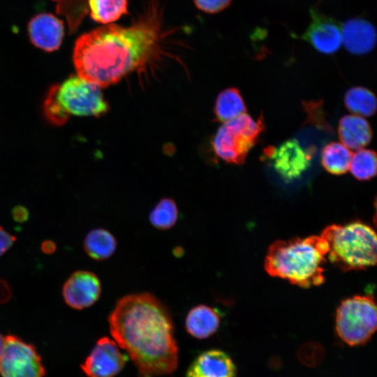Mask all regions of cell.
I'll use <instances>...</instances> for the list:
<instances>
[{
    "label": "cell",
    "mask_w": 377,
    "mask_h": 377,
    "mask_svg": "<svg viewBox=\"0 0 377 377\" xmlns=\"http://www.w3.org/2000/svg\"><path fill=\"white\" fill-rule=\"evenodd\" d=\"M110 334L126 350L140 377L173 372L178 364V346L167 307L148 293L120 298L109 315Z\"/></svg>",
    "instance_id": "cell-1"
},
{
    "label": "cell",
    "mask_w": 377,
    "mask_h": 377,
    "mask_svg": "<svg viewBox=\"0 0 377 377\" xmlns=\"http://www.w3.org/2000/svg\"><path fill=\"white\" fill-rule=\"evenodd\" d=\"M158 22L149 12L130 27L108 24L81 35L73 53L77 75L101 88L117 83L156 52Z\"/></svg>",
    "instance_id": "cell-2"
},
{
    "label": "cell",
    "mask_w": 377,
    "mask_h": 377,
    "mask_svg": "<svg viewBox=\"0 0 377 377\" xmlns=\"http://www.w3.org/2000/svg\"><path fill=\"white\" fill-rule=\"evenodd\" d=\"M327 251V244L320 235L277 240L267 250L265 269L272 276L302 288L319 286L325 281Z\"/></svg>",
    "instance_id": "cell-3"
},
{
    "label": "cell",
    "mask_w": 377,
    "mask_h": 377,
    "mask_svg": "<svg viewBox=\"0 0 377 377\" xmlns=\"http://www.w3.org/2000/svg\"><path fill=\"white\" fill-rule=\"evenodd\" d=\"M320 236L327 244V258L343 272L364 269L376 263V235L367 223L332 224Z\"/></svg>",
    "instance_id": "cell-4"
},
{
    "label": "cell",
    "mask_w": 377,
    "mask_h": 377,
    "mask_svg": "<svg viewBox=\"0 0 377 377\" xmlns=\"http://www.w3.org/2000/svg\"><path fill=\"white\" fill-rule=\"evenodd\" d=\"M264 129L262 115L255 121L249 114L244 113L224 122L212 141L214 153L227 163L242 164L249 151L260 140Z\"/></svg>",
    "instance_id": "cell-5"
},
{
    "label": "cell",
    "mask_w": 377,
    "mask_h": 377,
    "mask_svg": "<svg viewBox=\"0 0 377 377\" xmlns=\"http://www.w3.org/2000/svg\"><path fill=\"white\" fill-rule=\"evenodd\" d=\"M336 331L349 346H358L370 339L376 330L377 314L374 297L355 295L344 300L336 313Z\"/></svg>",
    "instance_id": "cell-6"
},
{
    "label": "cell",
    "mask_w": 377,
    "mask_h": 377,
    "mask_svg": "<svg viewBox=\"0 0 377 377\" xmlns=\"http://www.w3.org/2000/svg\"><path fill=\"white\" fill-rule=\"evenodd\" d=\"M57 96L69 114L100 117L110 109L101 87L77 75L58 84Z\"/></svg>",
    "instance_id": "cell-7"
},
{
    "label": "cell",
    "mask_w": 377,
    "mask_h": 377,
    "mask_svg": "<svg viewBox=\"0 0 377 377\" xmlns=\"http://www.w3.org/2000/svg\"><path fill=\"white\" fill-rule=\"evenodd\" d=\"M45 374L40 357L34 346L16 336L4 337L0 353L1 377H43Z\"/></svg>",
    "instance_id": "cell-8"
},
{
    "label": "cell",
    "mask_w": 377,
    "mask_h": 377,
    "mask_svg": "<svg viewBox=\"0 0 377 377\" xmlns=\"http://www.w3.org/2000/svg\"><path fill=\"white\" fill-rule=\"evenodd\" d=\"M312 151L305 150L296 139H290L278 147H267L264 153L274 169L288 183L299 179L309 168Z\"/></svg>",
    "instance_id": "cell-9"
},
{
    "label": "cell",
    "mask_w": 377,
    "mask_h": 377,
    "mask_svg": "<svg viewBox=\"0 0 377 377\" xmlns=\"http://www.w3.org/2000/svg\"><path fill=\"white\" fill-rule=\"evenodd\" d=\"M127 356L114 340L98 339L81 367L89 377H114L124 368Z\"/></svg>",
    "instance_id": "cell-10"
},
{
    "label": "cell",
    "mask_w": 377,
    "mask_h": 377,
    "mask_svg": "<svg viewBox=\"0 0 377 377\" xmlns=\"http://www.w3.org/2000/svg\"><path fill=\"white\" fill-rule=\"evenodd\" d=\"M310 15L311 22L302 38L320 53L332 54L338 51L342 45L341 24L316 8L310 9Z\"/></svg>",
    "instance_id": "cell-11"
},
{
    "label": "cell",
    "mask_w": 377,
    "mask_h": 377,
    "mask_svg": "<svg viewBox=\"0 0 377 377\" xmlns=\"http://www.w3.org/2000/svg\"><path fill=\"white\" fill-rule=\"evenodd\" d=\"M101 293V283L93 272L78 270L66 281L62 288V295L70 307L82 310L96 302Z\"/></svg>",
    "instance_id": "cell-12"
},
{
    "label": "cell",
    "mask_w": 377,
    "mask_h": 377,
    "mask_svg": "<svg viewBox=\"0 0 377 377\" xmlns=\"http://www.w3.org/2000/svg\"><path fill=\"white\" fill-rule=\"evenodd\" d=\"M31 42L45 51L57 50L64 36L63 21L50 13H40L34 16L28 24Z\"/></svg>",
    "instance_id": "cell-13"
},
{
    "label": "cell",
    "mask_w": 377,
    "mask_h": 377,
    "mask_svg": "<svg viewBox=\"0 0 377 377\" xmlns=\"http://www.w3.org/2000/svg\"><path fill=\"white\" fill-rule=\"evenodd\" d=\"M236 367L224 351L212 349L202 352L189 366L186 377H235Z\"/></svg>",
    "instance_id": "cell-14"
},
{
    "label": "cell",
    "mask_w": 377,
    "mask_h": 377,
    "mask_svg": "<svg viewBox=\"0 0 377 377\" xmlns=\"http://www.w3.org/2000/svg\"><path fill=\"white\" fill-rule=\"evenodd\" d=\"M342 43L351 54L363 55L376 45V31L374 25L362 17H353L341 26Z\"/></svg>",
    "instance_id": "cell-15"
},
{
    "label": "cell",
    "mask_w": 377,
    "mask_h": 377,
    "mask_svg": "<svg viewBox=\"0 0 377 377\" xmlns=\"http://www.w3.org/2000/svg\"><path fill=\"white\" fill-rule=\"evenodd\" d=\"M337 131L341 143L351 149H360L367 146L373 135L369 123L362 117L355 114L342 117Z\"/></svg>",
    "instance_id": "cell-16"
},
{
    "label": "cell",
    "mask_w": 377,
    "mask_h": 377,
    "mask_svg": "<svg viewBox=\"0 0 377 377\" xmlns=\"http://www.w3.org/2000/svg\"><path fill=\"white\" fill-rule=\"evenodd\" d=\"M220 321V315L215 309L205 304H199L188 312L185 327L190 335L203 339L217 331Z\"/></svg>",
    "instance_id": "cell-17"
},
{
    "label": "cell",
    "mask_w": 377,
    "mask_h": 377,
    "mask_svg": "<svg viewBox=\"0 0 377 377\" xmlns=\"http://www.w3.org/2000/svg\"><path fill=\"white\" fill-rule=\"evenodd\" d=\"M214 112L216 121L222 123L246 113V107L239 91L230 87L220 92L216 99Z\"/></svg>",
    "instance_id": "cell-18"
},
{
    "label": "cell",
    "mask_w": 377,
    "mask_h": 377,
    "mask_svg": "<svg viewBox=\"0 0 377 377\" xmlns=\"http://www.w3.org/2000/svg\"><path fill=\"white\" fill-rule=\"evenodd\" d=\"M117 248L113 235L103 228L90 230L84 239L86 253L96 260H104L111 257Z\"/></svg>",
    "instance_id": "cell-19"
},
{
    "label": "cell",
    "mask_w": 377,
    "mask_h": 377,
    "mask_svg": "<svg viewBox=\"0 0 377 377\" xmlns=\"http://www.w3.org/2000/svg\"><path fill=\"white\" fill-rule=\"evenodd\" d=\"M352 152L341 142H332L327 144L321 152V163L325 170L335 175L346 173Z\"/></svg>",
    "instance_id": "cell-20"
},
{
    "label": "cell",
    "mask_w": 377,
    "mask_h": 377,
    "mask_svg": "<svg viewBox=\"0 0 377 377\" xmlns=\"http://www.w3.org/2000/svg\"><path fill=\"white\" fill-rule=\"evenodd\" d=\"M91 18L103 24H112L128 13V0H88Z\"/></svg>",
    "instance_id": "cell-21"
},
{
    "label": "cell",
    "mask_w": 377,
    "mask_h": 377,
    "mask_svg": "<svg viewBox=\"0 0 377 377\" xmlns=\"http://www.w3.org/2000/svg\"><path fill=\"white\" fill-rule=\"evenodd\" d=\"M344 105L355 115L371 117L376 110V98L369 89L363 87H355L345 94Z\"/></svg>",
    "instance_id": "cell-22"
},
{
    "label": "cell",
    "mask_w": 377,
    "mask_h": 377,
    "mask_svg": "<svg viewBox=\"0 0 377 377\" xmlns=\"http://www.w3.org/2000/svg\"><path fill=\"white\" fill-rule=\"evenodd\" d=\"M376 154L370 149H360L352 153L349 169L358 180H369L376 175Z\"/></svg>",
    "instance_id": "cell-23"
},
{
    "label": "cell",
    "mask_w": 377,
    "mask_h": 377,
    "mask_svg": "<svg viewBox=\"0 0 377 377\" xmlns=\"http://www.w3.org/2000/svg\"><path fill=\"white\" fill-rule=\"evenodd\" d=\"M178 209L175 202L171 198L161 199L149 214L151 225L160 230L171 228L177 222Z\"/></svg>",
    "instance_id": "cell-24"
},
{
    "label": "cell",
    "mask_w": 377,
    "mask_h": 377,
    "mask_svg": "<svg viewBox=\"0 0 377 377\" xmlns=\"http://www.w3.org/2000/svg\"><path fill=\"white\" fill-rule=\"evenodd\" d=\"M88 11V0H61L57 6V13L64 15L71 34L77 31Z\"/></svg>",
    "instance_id": "cell-25"
},
{
    "label": "cell",
    "mask_w": 377,
    "mask_h": 377,
    "mask_svg": "<svg viewBox=\"0 0 377 377\" xmlns=\"http://www.w3.org/2000/svg\"><path fill=\"white\" fill-rule=\"evenodd\" d=\"M57 91L58 84L51 86L45 96L43 110L49 123L62 126L67 122L70 114L59 100Z\"/></svg>",
    "instance_id": "cell-26"
},
{
    "label": "cell",
    "mask_w": 377,
    "mask_h": 377,
    "mask_svg": "<svg viewBox=\"0 0 377 377\" xmlns=\"http://www.w3.org/2000/svg\"><path fill=\"white\" fill-rule=\"evenodd\" d=\"M232 0H193L194 4L200 10L215 14L227 8Z\"/></svg>",
    "instance_id": "cell-27"
},
{
    "label": "cell",
    "mask_w": 377,
    "mask_h": 377,
    "mask_svg": "<svg viewBox=\"0 0 377 377\" xmlns=\"http://www.w3.org/2000/svg\"><path fill=\"white\" fill-rule=\"evenodd\" d=\"M15 239L13 235L0 226V256L13 246Z\"/></svg>",
    "instance_id": "cell-28"
},
{
    "label": "cell",
    "mask_w": 377,
    "mask_h": 377,
    "mask_svg": "<svg viewBox=\"0 0 377 377\" xmlns=\"http://www.w3.org/2000/svg\"><path fill=\"white\" fill-rule=\"evenodd\" d=\"M29 211L25 207L16 206L12 210V216L17 223H24L29 219Z\"/></svg>",
    "instance_id": "cell-29"
},
{
    "label": "cell",
    "mask_w": 377,
    "mask_h": 377,
    "mask_svg": "<svg viewBox=\"0 0 377 377\" xmlns=\"http://www.w3.org/2000/svg\"><path fill=\"white\" fill-rule=\"evenodd\" d=\"M11 297L12 291L10 286L6 281L0 279V304L8 302Z\"/></svg>",
    "instance_id": "cell-30"
},
{
    "label": "cell",
    "mask_w": 377,
    "mask_h": 377,
    "mask_svg": "<svg viewBox=\"0 0 377 377\" xmlns=\"http://www.w3.org/2000/svg\"><path fill=\"white\" fill-rule=\"evenodd\" d=\"M57 249L56 244L52 240H45L41 244V250L45 254H52Z\"/></svg>",
    "instance_id": "cell-31"
},
{
    "label": "cell",
    "mask_w": 377,
    "mask_h": 377,
    "mask_svg": "<svg viewBox=\"0 0 377 377\" xmlns=\"http://www.w3.org/2000/svg\"><path fill=\"white\" fill-rule=\"evenodd\" d=\"M3 343H4V337H3L1 336V334H0V353H1V350L3 348Z\"/></svg>",
    "instance_id": "cell-32"
},
{
    "label": "cell",
    "mask_w": 377,
    "mask_h": 377,
    "mask_svg": "<svg viewBox=\"0 0 377 377\" xmlns=\"http://www.w3.org/2000/svg\"><path fill=\"white\" fill-rule=\"evenodd\" d=\"M52 1H54L59 2V1H61V0H52Z\"/></svg>",
    "instance_id": "cell-33"
}]
</instances>
